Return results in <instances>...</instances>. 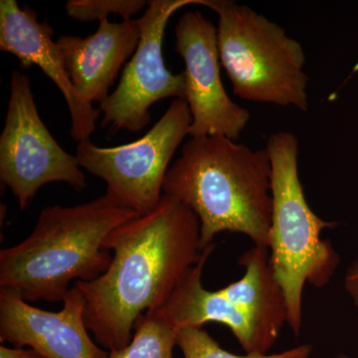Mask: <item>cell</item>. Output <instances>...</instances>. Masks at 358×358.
Masks as SVG:
<instances>
[{
    "label": "cell",
    "mask_w": 358,
    "mask_h": 358,
    "mask_svg": "<svg viewBox=\"0 0 358 358\" xmlns=\"http://www.w3.org/2000/svg\"><path fill=\"white\" fill-rule=\"evenodd\" d=\"M105 247L113 255L106 272L74 286L84 296L87 327L112 352L129 345L136 320L166 303L204 250L199 217L164 194L155 210L115 228Z\"/></svg>",
    "instance_id": "cell-1"
},
{
    "label": "cell",
    "mask_w": 358,
    "mask_h": 358,
    "mask_svg": "<svg viewBox=\"0 0 358 358\" xmlns=\"http://www.w3.org/2000/svg\"><path fill=\"white\" fill-rule=\"evenodd\" d=\"M272 164L267 150H254L222 136L192 138L169 167L162 192L194 212L200 247L222 232L241 233L267 247L272 221Z\"/></svg>",
    "instance_id": "cell-2"
},
{
    "label": "cell",
    "mask_w": 358,
    "mask_h": 358,
    "mask_svg": "<svg viewBox=\"0 0 358 358\" xmlns=\"http://www.w3.org/2000/svg\"><path fill=\"white\" fill-rule=\"evenodd\" d=\"M138 216L107 193L75 206L46 207L29 236L0 251V288L26 301H63L72 282L106 272L113 258L106 240Z\"/></svg>",
    "instance_id": "cell-3"
},
{
    "label": "cell",
    "mask_w": 358,
    "mask_h": 358,
    "mask_svg": "<svg viewBox=\"0 0 358 358\" xmlns=\"http://www.w3.org/2000/svg\"><path fill=\"white\" fill-rule=\"evenodd\" d=\"M266 150L272 164L270 264L286 301L288 326L299 336L303 288L307 284L326 287L341 262L333 244L320 238L338 223L320 218L306 199L299 176L298 138L289 131H278L268 136Z\"/></svg>",
    "instance_id": "cell-4"
},
{
    "label": "cell",
    "mask_w": 358,
    "mask_h": 358,
    "mask_svg": "<svg viewBox=\"0 0 358 358\" xmlns=\"http://www.w3.org/2000/svg\"><path fill=\"white\" fill-rule=\"evenodd\" d=\"M199 4L218 15L219 57L235 95L307 112L308 77L300 42L251 7L231 0Z\"/></svg>",
    "instance_id": "cell-5"
},
{
    "label": "cell",
    "mask_w": 358,
    "mask_h": 358,
    "mask_svg": "<svg viewBox=\"0 0 358 358\" xmlns=\"http://www.w3.org/2000/svg\"><path fill=\"white\" fill-rule=\"evenodd\" d=\"M192 117L187 103L174 99L157 124L141 138L115 148L91 141L78 143L79 166L107 185V194L127 208L145 215L162 199L164 178L176 150L189 136Z\"/></svg>",
    "instance_id": "cell-6"
},
{
    "label": "cell",
    "mask_w": 358,
    "mask_h": 358,
    "mask_svg": "<svg viewBox=\"0 0 358 358\" xmlns=\"http://www.w3.org/2000/svg\"><path fill=\"white\" fill-rule=\"evenodd\" d=\"M0 179L17 199L21 210L42 186L64 182L77 192L87 186L76 157L66 152L42 122L29 77L11 75L6 124L0 136Z\"/></svg>",
    "instance_id": "cell-7"
},
{
    "label": "cell",
    "mask_w": 358,
    "mask_h": 358,
    "mask_svg": "<svg viewBox=\"0 0 358 358\" xmlns=\"http://www.w3.org/2000/svg\"><path fill=\"white\" fill-rule=\"evenodd\" d=\"M214 248L215 244L204 249L199 262L186 273L166 303L152 312L176 331L202 329L208 322L224 324L247 355H268L284 324L268 312L262 294L241 281L217 291L204 288L202 274Z\"/></svg>",
    "instance_id": "cell-8"
},
{
    "label": "cell",
    "mask_w": 358,
    "mask_h": 358,
    "mask_svg": "<svg viewBox=\"0 0 358 358\" xmlns=\"http://www.w3.org/2000/svg\"><path fill=\"white\" fill-rule=\"evenodd\" d=\"M200 0H152L138 20L141 39L133 57L122 72L117 88L102 103L103 127L112 134L138 133L150 122V109L166 98L185 100V73L167 69L162 55L164 32L176 11Z\"/></svg>",
    "instance_id": "cell-9"
},
{
    "label": "cell",
    "mask_w": 358,
    "mask_h": 358,
    "mask_svg": "<svg viewBox=\"0 0 358 358\" xmlns=\"http://www.w3.org/2000/svg\"><path fill=\"white\" fill-rule=\"evenodd\" d=\"M176 52L185 64V101L192 117L189 136L239 140L251 115L224 89L217 28L200 11H188L176 24Z\"/></svg>",
    "instance_id": "cell-10"
},
{
    "label": "cell",
    "mask_w": 358,
    "mask_h": 358,
    "mask_svg": "<svg viewBox=\"0 0 358 358\" xmlns=\"http://www.w3.org/2000/svg\"><path fill=\"white\" fill-rule=\"evenodd\" d=\"M60 312L33 307L18 294L0 289V341L28 346L44 358H109L89 334L84 296L73 286Z\"/></svg>",
    "instance_id": "cell-11"
},
{
    "label": "cell",
    "mask_w": 358,
    "mask_h": 358,
    "mask_svg": "<svg viewBox=\"0 0 358 358\" xmlns=\"http://www.w3.org/2000/svg\"><path fill=\"white\" fill-rule=\"evenodd\" d=\"M53 34V28L47 21H39L30 7H20L15 0L0 1V49L15 56L22 69L34 65L41 68L65 98L73 140L89 141L101 110L86 102L73 87Z\"/></svg>",
    "instance_id": "cell-12"
},
{
    "label": "cell",
    "mask_w": 358,
    "mask_h": 358,
    "mask_svg": "<svg viewBox=\"0 0 358 358\" xmlns=\"http://www.w3.org/2000/svg\"><path fill=\"white\" fill-rule=\"evenodd\" d=\"M138 20L100 21L87 37L62 35L56 40L71 83L90 103H102L110 95L120 70L136 50L141 39Z\"/></svg>",
    "instance_id": "cell-13"
},
{
    "label": "cell",
    "mask_w": 358,
    "mask_h": 358,
    "mask_svg": "<svg viewBox=\"0 0 358 358\" xmlns=\"http://www.w3.org/2000/svg\"><path fill=\"white\" fill-rule=\"evenodd\" d=\"M178 334V331L166 320L148 310L136 320L129 345L109 352V358H173Z\"/></svg>",
    "instance_id": "cell-14"
},
{
    "label": "cell",
    "mask_w": 358,
    "mask_h": 358,
    "mask_svg": "<svg viewBox=\"0 0 358 358\" xmlns=\"http://www.w3.org/2000/svg\"><path fill=\"white\" fill-rule=\"evenodd\" d=\"M178 345L183 358H308L313 350L312 345H301L274 355H233L223 350L203 327L179 329Z\"/></svg>",
    "instance_id": "cell-15"
},
{
    "label": "cell",
    "mask_w": 358,
    "mask_h": 358,
    "mask_svg": "<svg viewBox=\"0 0 358 358\" xmlns=\"http://www.w3.org/2000/svg\"><path fill=\"white\" fill-rule=\"evenodd\" d=\"M145 6L147 1L143 0H69L65 9L73 20L89 22L108 20L110 14L131 20V16L140 13Z\"/></svg>",
    "instance_id": "cell-16"
},
{
    "label": "cell",
    "mask_w": 358,
    "mask_h": 358,
    "mask_svg": "<svg viewBox=\"0 0 358 358\" xmlns=\"http://www.w3.org/2000/svg\"><path fill=\"white\" fill-rule=\"evenodd\" d=\"M345 287L353 303L358 308V259L346 272Z\"/></svg>",
    "instance_id": "cell-17"
},
{
    "label": "cell",
    "mask_w": 358,
    "mask_h": 358,
    "mask_svg": "<svg viewBox=\"0 0 358 358\" xmlns=\"http://www.w3.org/2000/svg\"><path fill=\"white\" fill-rule=\"evenodd\" d=\"M0 358H44L38 352L31 350H23L22 348H9L0 346Z\"/></svg>",
    "instance_id": "cell-18"
},
{
    "label": "cell",
    "mask_w": 358,
    "mask_h": 358,
    "mask_svg": "<svg viewBox=\"0 0 358 358\" xmlns=\"http://www.w3.org/2000/svg\"><path fill=\"white\" fill-rule=\"evenodd\" d=\"M334 358H348V357H345V355H338V357Z\"/></svg>",
    "instance_id": "cell-19"
}]
</instances>
